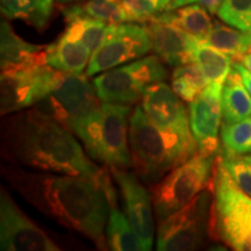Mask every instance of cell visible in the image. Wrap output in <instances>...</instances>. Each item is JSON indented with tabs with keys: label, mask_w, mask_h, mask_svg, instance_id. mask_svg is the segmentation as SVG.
I'll use <instances>...</instances> for the list:
<instances>
[{
	"label": "cell",
	"mask_w": 251,
	"mask_h": 251,
	"mask_svg": "<svg viewBox=\"0 0 251 251\" xmlns=\"http://www.w3.org/2000/svg\"><path fill=\"white\" fill-rule=\"evenodd\" d=\"M221 106L222 125H231L251 117V96L234 64L224 84Z\"/></svg>",
	"instance_id": "obj_20"
},
{
	"label": "cell",
	"mask_w": 251,
	"mask_h": 251,
	"mask_svg": "<svg viewBox=\"0 0 251 251\" xmlns=\"http://www.w3.org/2000/svg\"><path fill=\"white\" fill-rule=\"evenodd\" d=\"M153 1L156 2V5L158 6L159 9H161V12H164L169 4H170L171 0H153Z\"/></svg>",
	"instance_id": "obj_36"
},
{
	"label": "cell",
	"mask_w": 251,
	"mask_h": 251,
	"mask_svg": "<svg viewBox=\"0 0 251 251\" xmlns=\"http://www.w3.org/2000/svg\"><path fill=\"white\" fill-rule=\"evenodd\" d=\"M221 142L227 155H243L251 151V117L231 125L221 126Z\"/></svg>",
	"instance_id": "obj_27"
},
{
	"label": "cell",
	"mask_w": 251,
	"mask_h": 251,
	"mask_svg": "<svg viewBox=\"0 0 251 251\" xmlns=\"http://www.w3.org/2000/svg\"><path fill=\"white\" fill-rule=\"evenodd\" d=\"M1 153L20 168L80 176L99 183L107 172L91 161L69 128L36 107L6 115Z\"/></svg>",
	"instance_id": "obj_2"
},
{
	"label": "cell",
	"mask_w": 251,
	"mask_h": 251,
	"mask_svg": "<svg viewBox=\"0 0 251 251\" xmlns=\"http://www.w3.org/2000/svg\"><path fill=\"white\" fill-rule=\"evenodd\" d=\"M2 176L41 213L83 235L100 250L108 249L106 224L108 200L101 183L74 175L2 166Z\"/></svg>",
	"instance_id": "obj_1"
},
{
	"label": "cell",
	"mask_w": 251,
	"mask_h": 251,
	"mask_svg": "<svg viewBox=\"0 0 251 251\" xmlns=\"http://www.w3.org/2000/svg\"><path fill=\"white\" fill-rule=\"evenodd\" d=\"M92 51L64 31L58 40L47 46L46 62L63 74H83L87 69Z\"/></svg>",
	"instance_id": "obj_19"
},
{
	"label": "cell",
	"mask_w": 251,
	"mask_h": 251,
	"mask_svg": "<svg viewBox=\"0 0 251 251\" xmlns=\"http://www.w3.org/2000/svg\"><path fill=\"white\" fill-rule=\"evenodd\" d=\"M56 1L59 2V4H71V2H77L80 1V0H56Z\"/></svg>",
	"instance_id": "obj_37"
},
{
	"label": "cell",
	"mask_w": 251,
	"mask_h": 251,
	"mask_svg": "<svg viewBox=\"0 0 251 251\" xmlns=\"http://www.w3.org/2000/svg\"><path fill=\"white\" fill-rule=\"evenodd\" d=\"M150 50L151 41L147 25H108L105 37L92 52L85 74L87 77H92L124 63L142 58Z\"/></svg>",
	"instance_id": "obj_10"
},
{
	"label": "cell",
	"mask_w": 251,
	"mask_h": 251,
	"mask_svg": "<svg viewBox=\"0 0 251 251\" xmlns=\"http://www.w3.org/2000/svg\"><path fill=\"white\" fill-rule=\"evenodd\" d=\"M174 89L164 81L153 84L141 99L143 111L163 128H190L188 113L184 102Z\"/></svg>",
	"instance_id": "obj_16"
},
{
	"label": "cell",
	"mask_w": 251,
	"mask_h": 251,
	"mask_svg": "<svg viewBox=\"0 0 251 251\" xmlns=\"http://www.w3.org/2000/svg\"><path fill=\"white\" fill-rule=\"evenodd\" d=\"M211 230L231 249L251 251V198L235 183L219 155L213 178Z\"/></svg>",
	"instance_id": "obj_5"
},
{
	"label": "cell",
	"mask_w": 251,
	"mask_h": 251,
	"mask_svg": "<svg viewBox=\"0 0 251 251\" xmlns=\"http://www.w3.org/2000/svg\"><path fill=\"white\" fill-rule=\"evenodd\" d=\"M63 13L67 21L65 33L83 42L93 52L105 37L109 24L86 15L79 5L68 6Z\"/></svg>",
	"instance_id": "obj_21"
},
{
	"label": "cell",
	"mask_w": 251,
	"mask_h": 251,
	"mask_svg": "<svg viewBox=\"0 0 251 251\" xmlns=\"http://www.w3.org/2000/svg\"><path fill=\"white\" fill-rule=\"evenodd\" d=\"M196 2H200V0H171L165 11H174V9L183 7V6L186 5L196 4Z\"/></svg>",
	"instance_id": "obj_34"
},
{
	"label": "cell",
	"mask_w": 251,
	"mask_h": 251,
	"mask_svg": "<svg viewBox=\"0 0 251 251\" xmlns=\"http://www.w3.org/2000/svg\"><path fill=\"white\" fill-rule=\"evenodd\" d=\"M208 84L209 80L196 62L177 67L172 75V89L187 102L196 99Z\"/></svg>",
	"instance_id": "obj_26"
},
{
	"label": "cell",
	"mask_w": 251,
	"mask_h": 251,
	"mask_svg": "<svg viewBox=\"0 0 251 251\" xmlns=\"http://www.w3.org/2000/svg\"><path fill=\"white\" fill-rule=\"evenodd\" d=\"M238 187L251 198V155H219Z\"/></svg>",
	"instance_id": "obj_30"
},
{
	"label": "cell",
	"mask_w": 251,
	"mask_h": 251,
	"mask_svg": "<svg viewBox=\"0 0 251 251\" xmlns=\"http://www.w3.org/2000/svg\"><path fill=\"white\" fill-rule=\"evenodd\" d=\"M224 84L212 81L188 106L190 128L198 151L216 155L219 151V129L222 121L221 97Z\"/></svg>",
	"instance_id": "obj_13"
},
{
	"label": "cell",
	"mask_w": 251,
	"mask_h": 251,
	"mask_svg": "<svg viewBox=\"0 0 251 251\" xmlns=\"http://www.w3.org/2000/svg\"><path fill=\"white\" fill-rule=\"evenodd\" d=\"M129 105L101 101L99 107L77 119L70 130L94 161L109 169H129Z\"/></svg>",
	"instance_id": "obj_4"
},
{
	"label": "cell",
	"mask_w": 251,
	"mask_h": 251,
	"mask_svg": "<svg viewBox=\"0 0 251 251\" xmlns=\"http://www.w3.org/2000/svg\"><path fill=\"white\" fill-rule=\"evenodd\" d=\"M216 155L198 151L152 186L153 212L158 221L190 203L206 188L213 187Z\"/></svg>",
	"instance_id": "obj_6"
},
{
	"label": "cell",
	"mask_w": 251,
	"mask_h": 251,
	"mask_svg": "<svg viewBox=\"0 0 251 251\" xmlns=\"http://www.w3.org/2000/svg\"><path fill=\"white\" fill-rule=\"evenodd\" d=\"M200 2H201L203 7L208 9L211 14H218L220 6L222 5L224 0H200Z\"/></svg>",
	"instance_id": "obj_33"
},
{
	"label": "cell",
	"mask_w": 251,
	"mask_h": 251,
	"mask_svg": "<svg viewBox=\"0 0 251 251\" xmlns=\"http://www.w3.org/2000/svg\"><path fill=\"white\" fill-rule=\"evenodd\" d=\"M55 0H0L1 13L7 19H20L36 29L48 26Z\"/></svg>",
	"instance_id": "obj_22"
},
{
	"label": "cell",
	"mask_w": 251,
	"mask_h": 251,
	"mask_svg": "<svg viewBox=\"0 0 251 251\" xmlns=\"http://www.w3.org/2000/svg\"><path fill=\"white\" fill-rule=\"evenodd\" d=\"M166 77L164 62L151 55L101 72L94 78L93 84L102 102L133 105L142 99L150 86L164 81Z\"/></svg>",
	"instance_id": "obj_7"
},
{
	"label": "cell",
	"mask_w": 251,
	"mask_h": 251,
	"mask_svg": "<svg viewBox=\"0 0 251 251\" xmlns=\"http://www.w3.org/2000/svg\"><path fill=\"white\" fill-rule=\"evenodd\" d=\"M134 23H147L161 9L153 0H119Z\"/></svg>",
	"instance_id": "obj_31"
},
{
	"label": "cell",
	"mask_w": 251,
	"mask_h": 251,
	"mask_svg": "<svg viewBox=\"0 0 251 251\" xmlns=\"http://www.w3.org/2000/svg\"><path fill=\"white\" fill-rule=\"evenodd\" d=\"M218 15L229 26L251 31V0H224Z\"/></svg>",
	"instance_id": "obj_29"
},
{
	"label": "cell",
	"mask_w": 251,
	"mask_h": 251,
	"mask_svg": "<svg viewBox=\"0 0 251 251\" xmlns=\"http://www.w3.org/2000/svg\"><path fill=\"white\" fill-rule=\"evenodd\" d=\"M146 25L151 50L163 62L174 67L194 62V51L201 41L172 23L165 11L156 14Z\"/></svg>",
	"instance_id": "obj_15"
},
{
	"label": "cell",
	"mask_w": 251,
	"mask_h": 251,
	"mask_svg": "<svg viewBox=\"0 0 251 251\" xmlns=\"http://www.w3.org/2000/svg\"><path fill=\"white\" fill-rule=\"evenodd\" d=\"M65 74L48 64L1 71L0 112L2 117L36 106L57 87Z\"/></svg>",
	"instance_id": "obj_9"
},
{
	"label": "cell",
	"mask_w": 251,
	"mask_h": 251,
	"mask_svg": "<svg viewBox=\"0 0 251 251\" xmlns=\"http://www.w3.org/2000/svg\"><path fill=\"white\" fill-rule=\"evenodd\" d=\"M96 86L86 74H65L61 84L35 107L70 129L71 125L99 107Z\"/></svg>",
	"instance_id": "obj_11"
},
{
	"label": "cell",
	"mask_w": 251,
	"mask_h": 251,
	"mask_svg": "<svg viewBox=\"0 0 251 251\" xmlns=\"http://www.w3.org/2000/svg\"><path fill=\"white\" fill-rule=\"evenodd\" d=\"M202 42L208 43L238 61L251 50V31H244L214 23L209 34Z\"/></svg>",
	"instance_id": "obj_23"
},
{
	"label": "cell",
	"mask_w": 251,
	"mask_h": 251,
	"mask_svg": "<svg viewBox=\"0 0 251 251\" xmlns=\"http://www.w3.org/2000/svg\"><path fill=\"white\" fill-rule=\"evenodd\" d=\"M131 166L144 184L153 186L198 152L191 128H163L135 107L129 118Z\"/></svg>",
	"instance_id": "obj_3"
},
{
	"label": "cell",
	"mask_w": 251,
	"mask_h": 251,
	"mask_svg": "<svg viewBox=\"0 0 251 251\" xmlns=\"http://www.w3.org/2000/svg\"><path fill=\"white\" fill-rule=\"evenodd\" d=\"M79 6L86 15L109 25L134 23L119 0H86Z\"/></svg>",
	"instance_id": "obj_28"
},
{
	"label": "cell",
	"mask_w": 251,
	"mask_h": 251,
	"mask_svg": "<svg viewBox=\"0 0 251 251\" xmlns=\"http://www.w3.org/2000/svg\"><path fill=\"white\" fill-rule=\"evenodd\" d=\"M233 64L235 65V68L237 69L238 72L241 74V77H242L244 86L247 87L248 92H249L251 96V72L248 70V69L244 67L241 62H234Z\"/></svg>",
	"instance_id": "obj_32"
},
{
	"label": "cell",
	"mask_w": 251,
	"mask_h": 251,
	"mask_svg": "<svg viewBox=\"0 0 251 251\" xmlns=\"http://www.w3.org/2000/svg\"><path fill=\"white\" fill-rule=\"evenodd\" d=\"M47 46L31 45L15 33L7 21L0 26V67L1 71L37 64H47Z\"/></svg>",
	"instance_id": "obj_17"
},
{
	"label": "cell",
	"mask_w": 251,
	"mask_h": 251,
	"mask_svg": "<svg viewBox=\"0 0 251 251\" xmlns=\"http://www.w3.org/2000/svg\"><path fill=\"white\" fill-rule=\"evenodd\" d=\"M0 249L2 251H59L54 241L34 224L1 187Z\"/></svg>",
	"instance_id": "obj_12"
},
{
	"label": "cell",
	"mask_w": 251,
	"mask_h": 251,
	"mask_svg": "<svg viewBox=\"0 0 251 251\" xmlns=\"http://www.w3.org/2000/svg\"><path fill=\"white\" fill-rule=\"evenodd\" d=\"M120 187L125 202V213L131 227L142 243L144 250H151L153 246V205L152 197L144 187L135 172L128 169H109Z\"/></svg>",
	"instance_id": "obj_14"
},
{
	"label": "cell",
	"mask_w": 251,
	"mask_h": 251,
	"mask_svg": "<svg viewBox=\"0 0 251 251\" xmlns=\"http://www.w3.org/2000/svg\"><path fill=\"white\" fill-rule=\"evenodd\" d=\"M165 12L172 23L200 41L206 39L214 25L208 9L202 5H186Z\"/></svg>",
	"instance_id": "obj_25"
},
{
	"label": "cell",
	"mask_w": 251,
	"mask_h": 251,
	"mask_svg": "<svg viewBox=\"0 0 251 251\" xmlns=\"http://www.w3.org/2000/svg\"><path fill=\"white\" fill-rule=\"evenodd\" d=\"M238 61L242 63L244 67L251 72V52H248V54L243 55L242 57L238 59Z\"/></svg>",
	"instance_id": "obj_35"
},
{
	"label": "cell",
	"mask_w": 251,
	"mask_h": 251,
	"mask_svg": "<svg viewBox=\"0 0 251 251\" xmlns=\"http://www.w3.org/2000/svg\"><path fill=\"white\" fill-rule=\"evenodd\" d=\"M101 186L108 200V218L105 229L108 249L114 251L144 250L126 213L124 214L119 209L117 194L107 174L101 180Z\"/></svg>",
	"instance_id": "obj_18"
},
{
	"label": "cell",
	"mask_w": 251,
	"mask_h": 251,
	"mask_svg": "<svg viewBox=\"0 0 251 251\" xmlns=\"http://www.w3.org/2000/svg\"><path fill=\"white\" fill-rule=\"evenodd\" d=\"M213 187L206 188L186 206L158 221L156 249L188 251L202 246L211 229Z\"/></svg>",
	"instance_id": "obj_8"
},
{
	"label": "cell",
	"mask_w": 251,
	"mask_h": 251,
	"mask_svg": "<svg viewBox=\"0 0 251 251\" xmlns=\"http://www.w3.org/2000/svg\"><path fill=\"white\" fill-rule=\"evenodd\" d=\"M233 57L206 42H200L194 51V62L201 68L209 83L225 84L233 68Z\"/></svg>",
	"instance_id": "obj_24"
}]
</instances>
